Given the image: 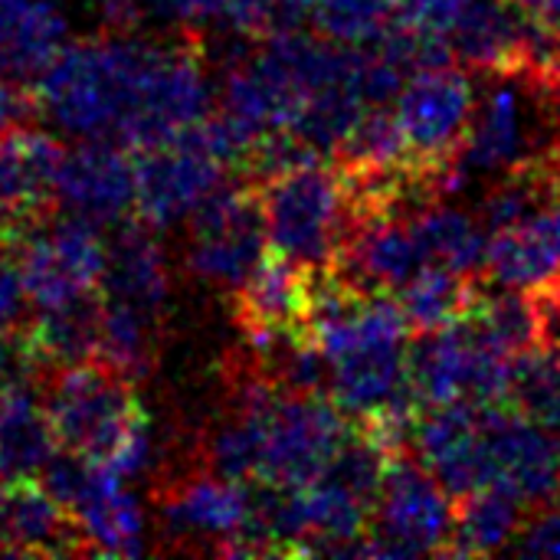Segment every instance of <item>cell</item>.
<instances>
[{
  "label": "cell",
  "instance_id": "cell-15",
  "mask_svg": "<svg viewBox=\"0 0 560 560\" xmlns=\"http://www.w3.org/2000/svg\"><path fill=\"white\" fill-rule=\"evenodd\" d=\"M62 158V144L26 121L0 135V217L20 233V240L52 217Z\"/></svg>",
  "mask_w": 560,
  "mask_h": 560
},
{
  "label": "cell",
  "instance_id": "cell-34",
  "mask_svg": "<svg viewBox=\"0 0 560 560\" xmlns=\"http://www.w3.org/2000/svg\"><path fill=\"white\" fill-rule=\"evenodd\" d=\"M26 285L13 253H0V335H13L26 315Z\"/></svg>",
  "mask_w": 560,
  "mask_h": 560
},
{
  "label": "cell",
  "instance_id": "cell-25",
  "mask_svg": "<svg viewBox=\"0 0 560 560\" xmlns=\"http://www.w3.org/2000/svg\"><path fill=\"white\" fill-rule=\"evenodd\" d=\"M532 505L512 495L509 489L486 486L456 502V525L450 555L453 558H482V555H509L515 545ZM446 555V558H450Z\"/></svg>",
  "mask_w": 560,
  "mask_h": 560
},
{
  "label": "cell",
  "instance_id": "cell-21",
  "mask_svg": "<svg viewBox=\"0 0 560 560\" xmlns=\"http://www.w3.org/2000/svg\"><path fill=\"white\" fill-rule=\"evenodd\" d=\"M56 450L43 390L33 381L7 387L0 394V476L7 482L39 479Z\"/></svg>",
  "mask_w": 560,
  "mask_h": 560
},
{
  "label": "cell",
  "instance_id": "cell-22",
  "mask_svg": "<svg viewBox=\"0 0 560 560\" xmlns=\"http://www.w3.org/2000/svg\"><path fill=\"white\" fill-rule=\"evenodd\" d=\"M125 486L128 482L98 463L92 489L72 509V522L79 525L89 555L135 558L144 551V512Z\"/></svg>",
  "mask_w": 560,
  "mask_h": 560
},
{
  "label": "cell",
  "instance_id": "cell-31",
  "mask_svg": "<svg viewBox=\"0 0 560 560\" xmlns=\"http://www.w3.org/2000/svg\"><path fill=\"white\" fill-rule=\"evenodd\" d=\"M272 3L276 0H141L144 10L164 20H213L240 36H266L272 30Z\"/></svg>",
  "mask_w": 560,
  "mask_h": 560
},
{
  "label": "cell",
  "instance_id": "cell-4",
  "mask_svg": "<svg viewBox=\"0 0 560 560\" xmlns=\"http://www.w3.org/2000/svg\"><path fill=\"white\" fill-rule=\"evenodd\" d=\"M43 407L59 450L95 463H102L141 417L135 381L98 358L52 371L43 384Z\"/></svg>",
  "mask_w": 560,
  "mask_h": 560
},
{
  "label": "cell",
  "instance_id": "cell-7",
  "mask_svg": "<svg viewBox=\"0 0 560 560\" xmlns=\"http://www.w3.org/2000/svg\"><path fill=\"white\" fill-rule=\"evenodd\" d=\"M354 420L328 394H285L276 390L266 410L262 463L256 486H308L315 482L345 440Z\"/></svg>",
  "mask_w": 560,
  "mask_h": 560
},
{
  "label": "cell",
  "instance_id": "cell-10",
  "mask_svg": "<svg viewBox=\"0 0 560 560\" xmlns=\"http://www.w3.org/2000/svg\"><path fill=\"white\" fill-rule=\"evenodd\" d=\"M105 259L108 243L102 240V226L69 213L62 220L46 217L16 243L20 276L36 308L92 295L102 285Z\"/></svg>",
  "mask_w": 560,
  "mask_h": 560
},
{
  "label": "cell",
  "instance_id": "cell-39",
  "mask_svg": "<svg viewBox=\"0 0 560 560\" xmlns=\"http://www.w3.org/2000/svg\"><path fill=\"white\" fill-rule=\"evenodd\" d=\"M532 20L548 26L551 33H560V0H515Z\"/></svg>",
  "mask_w": 560,
  "mask_h": 560
},
{
  "label": "cell",
  "instance_id": "cell-24",
  "mask_svg": "<svg viewBox=\"0 0 560 560\" xmlns=\"http://www.w3.org/2000/svg\"><path fill=\"white\" fill-rule=\"evenodd\" d=\"M410 220V230L423 249V259L430 266L453 269L459 276L482 279L486 276V256H489V230L482 220L450 200H436L423 210H417Z\"/></svg>",
  "mask_w": 560,
  "mask_h": 560
},
{
  "label": "cell",
  "instance_id": "cell-35",
  "mask_svg": "<svg viewBox=\"0 0 560 560\" xmlns=\"http://www.w3.org/2000/svg\"><path fill=\"white\" fill-rule=\"evenodd\" d=\"M36 361L23 341V331L13 335H0V394L13 384H23L30 377H36Z\"/></svg>",
  "mask_w": 560,
  "mask_h": 560
},
{
  "label": "cell",
  "instance_id": "cell-9",
  "mask_svg": "<svg viewBox=\"0 0 560 560\" xmlns=\"http://www.w3.org/2000/svg\"><path fill=\"white\" fill-rule=\"evenodd\" d=\"M476 98L479 85L463 66L427 69L407 79L394 112L417 167L446 171L456 161L476 115Z\"/></svg>",
  "mask_w": 560,
  "mask_h": 560
},
{
  "label": "cell",
  "instance_id": "cell-5",
  "mask_svg": "<svg viewBox=\"0 0 560 560\" xmlns=\"http://www.w3.org/2000/svg\"><path fill=\"white\" fill-rule=\"evenodd\" d=\"M456 525V499L410 453L394 450L381 495L371 515L368 541L374 558H427L450 555Z\"/></svg>",
  "mask_w": 560,
  "mask_h": 560
},
{
  "label": "cell",
  "instance_id": "cell-14",
  "mask_svg": "<svg viewBox=\"0 0 560 560\" xmlns=\"http://www.w3.org/2000/svg\"><path fill=\"white\" fill-rule=\"evenodd\" d=\"M135 200L138 167L131 148L118 141H82L66 151L56 180V207L62 213L108 226L125 220L135 210Z\"/></svg>",
  "mask_w": 560,
  "mask_h": 560
},
{
  "label": "cell",
  "instance_id": "cell-32",
  "mask_svg": "<svg viewBox=\"0 0 560 560\" xmlns=\"http://www.w3.org/2000/svg\"><path fill=\"white\" fill-rule=\"evenodd\" d=\"M397 16V0H318L312 26L348 46L377 43Z\"/></svg>",
  "mask_w": 560,
  "mask_h": 560
},
{
  "label": "cell",
  "instance_id": "cell-16",
  "mask_svg": "<svg viewBox=\"0 0 560 560\" xmlns=\"http://www.w3.org/2000/svg\"><path fill=\"white\" fill-rule=\"evenodd\" d=\"M535 20L515 0H466L450 46L456 66L469 72H522Z\"/></svg>",
  "mask_w": 560,
  "mask_h": 560
},
{
  "label": "cell",
  "instance_id": "cell-30",
  "mask_svg": "<svg viewBox=\"0 0 560 560\" xmlns=\"http://www.w3.org/2000/svg\"><path fill=\"white\" fill-rule=\"evenodd\" d=\"M509 404L560 436V348L541 341L515 358Z\"/></svg>",
  "mask_w": 560,
  "mask_h": 560
},
{
  "label": "cell",
  "instance_id": "cell-20",
  "mask_svg": "<svg viewBox=\"0 0 560 560\" xmlns=\"http://www.w3.org/2000/svg\"><path fill=\"white\" fill-rule=\"evenodd\" d=\"M66 16L56 0H0V69L36 82L66 49Z\"/></svg>",
  "mask_w": 560,
  "mask_h": 560
},
{
  "label": "cell",
  "instance_id": "cell-29",
  "mask_svg": "<svg viewBox=\"0 0 560 560\" xmlns=\"http://www.w3.org/2000/svg\"><path fill=\"white\" fill-rule=\"evenodd\" d=\"M161 318H151L138 308L105 302L102 299V331H98V361L112 364L115 371L128 374L131 381H141L158 351V325Z\"/></svg>",
  "mask_w": 560,
  "mask_h": 560
},
{
  "label": "cell",
  "instance_id": "cell-6",
  "mask_svg": "<svg viewBox=\"0 0 560 560\" xmlns=\"http://www.w3.org/2000/svg\"><path fill=\"white\" fill-rule=\"evenodd\" d=\"M269 253L262 187L253 180L223 184L190 217L187 269L223 292H240Z\"/></svg>",
  "mask_w": 560,
  "mask_h": 560
},
{
  "label": "cell",
  "instance_id": "cell-18",
  "mask_svg": "<svg viewBox=\"0 0 560 560\" xmlns=\"http://www.w3.org/2000/svg\"><path fill=\"white\" fill-rule=\"evenodd\" d=\"M158 230L144 220L121 223L108 243V259L102 272V299L138 308L151 318H161L171 295V269L164 246L154 236Z\"/></svg>",
  "mask_w": 560,
  "mask_h": 560
},
{
  "label": "cell",
  "instance_id": "cell-38",
  "mask_svg": "<svg viewBox=\"0 0 560 560\" xmlns=\"http://www.w3.org/2000/svg\"><path fill=\"white\" fill-rule=\"evenodd\" d=\"M535 302L541 312V341L560 348V282L535 289Z\"/></svg>",
  "mask_w": 560,
  "mask_h": 560
},
{
  "label": "cell",
  "instance_id": "cell-1",
  "mask_svg": "<svg viewBox=\"0 0 560 560\" xmlns=\"http://www.w3.org/2000/svg\"><path fill=\"white\" fill-rule=\"evenodd\" d=\"M210 75L200 36H89L66 43L33 82V108L82 141L131 151L180 138L210 118Z\"/></svg>",
  "mask_w": 560,
  "mask_h": 560
},
{
  "label": "cell",
  "instance_id": "cell-28",
  "mask_svg": "<svg viewBox=\"0 0 560 560\" xmlns=\"http://www.w3.org/2000/svg\"><path fill=\"white\" fill-rule=\"evenodd\" d=\"M495 285L509 289H545L560 282V259L548 249V243L535 233L532 223L499 230L489 236V256H486V276Z\"/></svg>",
  "mask_w": 560,
  "mask_h": 560
},
{
  "label": "cell",
  "instance_id": "cell-12",
  "mask_svg": "<svg viewBox=\"0 0 560 560\" xmlns=\"http://www.w3.org/2000/svg\"><path fill=\"white\" fill-rule=\"evenodd\" d=\"M489 486L509 489L532 509L560 495V436L512 404L482 407Z\"/></svg>",
  "mask_w": 560,
  "mask_h": 560
},
{
  "label": "cell",
  "instance_id": "cell-11",
  "mask_svg": "<svg viewBox=\"0 0 560 560\" xmlns=\"http://www.w3.org/2000/svg\"><path fill=\"white\" fill-rule=\"evenodd\" d=\"M158 515L164 535L180 548H207L233 558L253 515V489L213 469H197L161 486Z\"/></svg>",
  "mask_w": 560,
  "mask_h": 560
},
{
  "label": "cell",
  "instance_id": "cell-36",
  "mask_svg": "<svg viewBox=\"0 0 560 560\" xmlns=\"http://www.w3.org/2000/svg\"><path fill=\"white\" fill-rule=\"evenodd\" d=\"M23 82H16L13 75H7L0 69V135L10 131L13 125L23 121V115L33 108V95L20 89Z\"/></svg>",
  "mask_w": 560,
  "mask_h": 560
},
{
  "label": "cell",
  "instance_id": "cell-17",
  "mask_svg": "<svg viewBox=\"0 0 560 560\" xmlns=\"http://www.w3.org/2000/svg\"><path fill=\"white\" fill-rule=\"evenodd\" d=\"M0 555L3 558H66L89 555V545L72 515L36 482H10L0 505Z\"/></svg>",
  "mask_w": 560,
  "mask_h": 560
},
{
  "label": "cell",
  "instance_id": "cell-27",
  "mask_svg": "<svg viewBox=\"0 0 560 560\" xmlns=\"http://www.w3.org/2000/svg\"><path fill=\"white\" fill-rule=\"evenodd\" d=\"M479 282L482 279L459 276L443 266H427L394 299L413 331H433V328L453 325L469 315V308L479 295Z\"/></svg>",
  "mask_w": 560,
  "mask_h": 560
},
{
  "label": "cell",
  "instance_id": "cell-37",
  "mask_svg": "<svg viewBox=\"0 0 560 560\" xmlns=\"http://www.w3.org/2000/svg\"><path fill=\"white\" fill-rule=\"evenodd\" d=\"M315 3L318 0H276L272 3V30L269 33H285V30H305V26H312Z\"/></svg>",
  "mask_w": 560,
  "mask_h": 560
},
{
  "label": "cell",
  "instance_id": "cell-26",
  "mask_svg": "<svg viewBox=\"0 0 560 560\" xmlns=\"http://www.w3.org/2000/svg\"><path fill=\"white\" fill-rule=\"evenodd\" d=\"M335 164L351 177H387L417 167L390 105H371L335 151Z\"/></svg>",
  "mask_w": 560,
  "mask_h": 560
},
{
  "label": "cell",
  "instance_id": "cell-23",
  "mask_svg": "<svg viewBox=\"0 0 560 560\" xmlns=\"http://www.w3.org/2000/svg\"><path fill=\"white\" fill-rule=\"evenodd\" d=\"M102 299L79 295L62 305L36 308L33 325L23 328V341L39 371H59L98 358Z\"/></svg>",
  "mask_w": 560,
  "mask_h": 560
},
{
  "label": "cell",
  "instance_id": "cell-8",
  "mask_svg": "<svg viewBox=\"0 0 560 560\" xmlns=\"http://www.w3.org/2000/svg\"><path fill=\"white\" fill-rule=\"evenodd\" d=\"M203 121L174 141L135 151V213L154 230H167L194 217L197 207L226 184V158L207 138Z\"/></svg>",
  "mask_w": 560,
  "mask_h": 560
},
{
  "label": "cell",
  "instance_id": "cell-19",
  "mask_svg": "<svg viewBox=\"0 0 560 560\" xmlns=\"http://www.w3.org/2000/svg\"><path fill=\"white\" fill-rule=\"evenodd\" d=\"M318 272L282 256H266L253 279L236 292V322L246 338L276 331H305Z\"/></svg>",
  "mask_w": 560,
  "mask_h": 560
},
{
  "label": "cell",
  "instance_id": "cell-13",
  "mask_svg": "<svg viewBox=\"0 0 560 560\" xmlns=\"http://www.w3.org/2000/svg\"><path fill=\"white\" fill-rule=\"evenodd\" d=\"M404 450H410L456 502L489 486L482 407L476 404L420 407Z\"/></svg>",
  "mask_w": 560,
  "mask_h": 560
},
{
  "label": "cell",
  "instance_id": "cell-3",
  "mask_svg": "<svg viewBox=\"0 0 560 560\" xmlns=\"http://www.w3.org/2000/svg\"><path fill=\"white\" fill-rule=\"evenodd\" d=\"M515 358L492 345L466 315L433 331H413L407 351L410 387L420 407L509 404Z\"/></svg>",
  "mask_w": 560,
  "mask_h": 560
},
{
  "label": "cell",
  "instance_id": "cell-33",
  "mask_svg": "<svg viewBox=\"0 0 560 560\" xmlns=\"http://www.w3.org/2000/svg\"><path fill=\"white\" fill-rule=\"evenodd\" d=\"M509 555L522 558H560V505L545 502L528 512Z\"/></svg>",
  "mask_w": 560,
  "mask_h": 560
},
{
  "label": "cell",
  "instance_id": "cell-2",
  "mask_svg": "<svg viewBox=\"0 0 560 560\" xmlns=\"http://www.w3.org/2000/svg\"><path fill=\"white\" fill-rule=\"evenodd\" d=\"M262 187V210L269 230V249L302 269H335L345 243L358 226L351 184L331 161L299 164Z\"/></svg>",
  "mask_w": 560,
  "mask_h": 560
}]
</instances>
